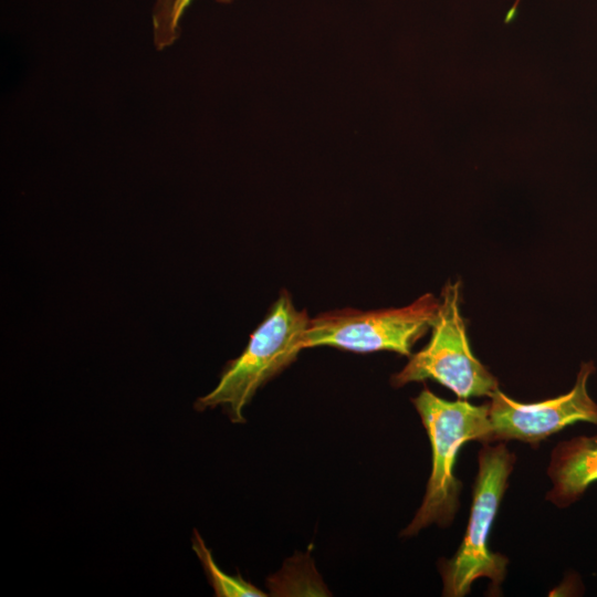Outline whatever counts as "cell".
<instances>
[{"label": "cell", "mask_w": 597, "mask_h": 597, "mask_svg": "<svg viewBox=\"0 0 597 597\" xmlns=\"http://www.w3.org/2000/svg\"><path fill=\"white\" fill-rule=\"evenodd\" d=\"M552 489L546 499L557 507L577 502L597 482V433L559 442L547 468Z\"/></svg>", "instance_id": "52a82bcc"}, {"label": "cell", "mask_w": 597, "mask_h": 597, "mask_svg": "<svg viewBox=\"0 0 597 597\" xmlns=\"http://www.w3.org/2000/svg\"><path fill=\"white\" fill-rule=\"evenodd\" d=\"M427 431L432 453L431 473L421 505L404 536L416 535L436 523L449 525L458 509L461 483L453 469L460 448L468 441L489 443L490 401L472 405L467 399L444 400L427 387L411 399Z\"/></svg>", "instance_id": "6da1fadb"}, {"label": "cell", "mask_w": 597, "mask_h": 597, "mask_svg": "<svg viewBox=\"0 0 597 597\" xmlns=\"http://www.w3.org/2000/svg\"><path fill=\"white\" fill-rule=\"evenodd\" d=\"M439 298L426 293L399 308H343L310 318L302 349L331 346L354 353L395 352L410 356L412 345L432 328Z\"/></svg>", "instance_id": "5b68a950"}, {"label": "cell", "mask_w": 597, "mask_h": 597, "mask_svg": "<svg viewBox=\"0 0 597 597\" xmlns=\"http://www.w3.org/2000/svg\"><path fill=\"white\" fill-rule=\"evenodd\" d=\"M515 455L502 442L485 443L478 455V473L465 534L455 554L442 559L443 596L462 597L474 580L489 578L494 593L503 582L507 558L490 551V531L513 471Z\"/></svg>", "instance_id": "3957f363"}, {"label": "cell", "mask_w": 597, "mask_h": 597, "mask_svg": "<svg viewBox=\"0 0 597 597\" xmlns=\"http://www.w3.org/2000/svg\"><path fill=\"white\" fill-rule=\"evenodd\" d=\"M308 322L307 312L296 310L290 293L282 291L242 354L227 364L218 385L199 397L195 408L222 407L232 422H245L243 409L256 390L303 350L301 342Z\"/></svg>", "instance_id": "7a4b0ae2"}, {"label": "cell", "mask_w": 597, "mask_h": 597, "mask_svg": "<svg viewBox=\"0 0 597 597\" xmlns=\"http://www.w3.org/2000/svg\"><path fill=\"white\" fill-rule=\"evenodd\" d=\"M228 3L232 0H216ZM192 0H156L151 22L154 43L158 50L171 45L179 34V27L186 9Z\"/></svg>", "instance_id": "9c48e42d"}, {"label": "cell", "mask_w": 597, "mask_h": 597, "mask_svg": "<svg viewBox=\"0 0 597 597\" xmlns=\"http://www.w3.org/2000/svg\"><path fill=\"white\" fill-rule=\"evenodd\" d=\"M461 281H448L441 290L437 320L429 343L410 355L409 362L391 377L399 388L409 383L434 380L459 399L491 397L499 381L473 355L460 312Z\"/></svg>", "instance_id": "277c9868"}, {"label": "cell", "mask_w": 597, "mask_h": 597, "mask_svg": "<svg viewBox=\"0 0 597 597\" xmlns=\"http://www.w3.org/2000/svg\"><path fill=\"white\" fill-rule=\"evenodd\" d=\"M521 0H515L514 4L511 7V9L507 11L504 22L507 24L512 22L516 14H517V7Z\"/></svg>", "instance_id": "30bf717a"}, {"label": "cell", "mask_w": 597, "mask_h": 597, "mask_svg": "<svg viewBox=\"0 0 597 597\" xmlns=\"http://www.w3.org/2000/svg\"><path fill=\"white\" fill-rule=\"evenodd\" d=\"M192 549L201 562L208 580L218 597H261L266 596L240 575L231 576L222 572L216 564L210 549L206 546L202 537L193 531Z\"/></svg>", "instance_id": "ba28073f"}, {"label": "cell", "mask_w": 597, "mask_h": 597, "mask_svg": "<svg viewBox=\"0 0 597 597\" xmlns=\"http://www.w3.org/2000/svg\"><path fill=\"white\" fill-rule=\"evenodd\" d=\"M595 370L594 362L582 363L575 385L567 394L540 402H517L498 389L490 397L489 443L519 440L536 447L576 422L597 426V402L587 389Z\"/></svg>", "instance_id": "8992f818"}]
</instances>
